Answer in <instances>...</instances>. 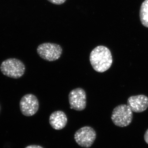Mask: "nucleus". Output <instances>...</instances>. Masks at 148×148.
I'll list each match as a JSON object with an SVG mask.
<instances>
[{
    "mask_svg": "<svg viewBox=\"0 0 148 148\" xmlns=\"http://www.w3.org/2000/svg\"><path fill=\"white\" fill-rule=\"evenodd\" d=\"M90 64L93 69L98 73L108 71L112 66L113 59L110 51L104 46H98L90 52Z\"/></svg>",
    "mask_w": 148,
    "mask_h": 148,
    "instance_id": "1",
    "label": "nucleus"
},
{
    "mask_svg": "<svg viewBox=\"0 0 148 148\" xmlns=\"http://www.w3.org/2000/svg\"><path fill=\"white\" fill-rule=\"evenodd\" d=\"M3 75L11 78H20L25 73L26 68L24 63L15 58H8L3 61L0 66Z\"/></svg>",
    "mask_w": 148,
    "mask_h": 148,
    "instance_id": "2",
    "label": "nucleus"
},
{
    "mask_svg": "<svg viewBox=\"0 0 148 148\" xmlns=\"http://www.w3.org/2000/svg\"><path fill=\"white\" fill-rule=\"evenodd\" d=\"M133 118L132 111L127 105H120L117 106L112 113V121L115 125L120 127L129 125Z\"/></svg>",
    "mask_w": 148,
    "mask_h": 148,
    "instance_id": "3",
    "label": "nucleus"
},
{
    "mask_svg": "<svg viewBox=\"0 0 148 148\" xmlns=\"http://www.w3.org/2000/svg\"><path fill=\"white\" fill-rule=\"evenodd\" d=\"M37 51L40 57L44 60L53 61L61 57L63 49L61 46L57 44L45 42L38 46Z\"/></svg>",
    "mask_w": 148,
    "mask_h": 148,
    "instance_id": "4",
    "label": "nucleus"
},
{
    "mask_svg": "<svg viewBox=\"0 0 148 148\" xmlns=\"http://www.w3.org/2000/svg\"><path fill=\"white\" fill-rule=\"evenodd\" d=\"M96 132L90 126H84L77 130L74 138L76 142L80 147L88 148L92 145L96 139Z\"/></svg>",
    "mask_w": 148,
    "mask_h": 148,
    "instance_id": "5",
    "label": "nucleus"
},
{
    "mask_svg": "<svg viewBox=\"0 0 148 148\" xmlns=\"http://www.w3.org/2000/svg\"><path fill=\"white\" fill-rule=\"evenodd\" d=\"M19 107L22 114L26 116H32L36 113L38 110V100L33 94H26L21 98Z\"/></svg>",
    "mask_w": 148,
    "mask_h": 148,
    "instance_id": "6",
    "label": "nucleus"
},
{
    "mask_svg": "<svg viewBox=\"0 0 148 148\" xmlns=\"http://www.w3.org/2000/svg\"><path fill=\"white\" fill-rule=\"evenodd\" d=\"M70 108L75 110L81 111L86 107V97L85 91L80 88L72 90L69 95Z\"/></svg>",
    "mask_w": 148,
    "mask_h": 148,
    "instance_id": "7",
    "label": "nucleus"
},
{
    "mask_svg": "<svg viewBox=\"0 0 148 148\" xmlns=\"http://www.w3.org/2000/svg\"><path fill=\"white\" fill-rule=\"evenodd\" d=\"M127 105L132 112H142L148 108V98L144 95L130 96L127 99Z\"/></svg>",
    "mask_w": 148,
    "mask_h": 148,
    "instance_id": "8",
    "label": "nucleus"
},
{
    "mask_svg": "<svg viewBox=\"0 0 148 148\" xmlns=\"http://www.w3.org/2000/svg\"><path fill=\"white\" fill-rule=\"evenodd\" d=\"M49 123L53 129L60 130L66 126L68 122L67 116L62 111H56L50 115Z\"/></svg>",
    "mask_w": 148,
    "mask_h": 148,
    "instance_id": "9",
    "label": "nucleus"
},
{
    "mask_svg": "<svg viewBox=\"0 0 148 148\" xmlns=\"http://www.w3.org/2000/svg\"><path fill=\"white\" fill-rule=\"evenodd\" d=\"M140 21L143 26L148 28V0H145L140 8Z\"/></svg>",
    "mask_w": 148,
    "mask_h": 148,
    "instance_id": "10",
    "label": "nucleus"
},
{
    "mask_svg": "<svg viewBox=\"0 0 148 148\" xmlns=\"http://www.w3.org/2000/svg\"><path fill=\"white\" fill-rule=\"evenodd\" d=\"M47 1L53 4L59 5L64 3L66 1V0H47Z\"/></svg>",
    "mask_w": 148,
    "mask_h": 148,
    "instance_id": "11",
    "label": "nucleus"
},
{
    "mask_svg": "<svg viewBox=\"0 0 148 148\" xmlns=\"http://www.w3.org/2000/svg\"><path fill=\"white\" fill-rule=\"evenodd\" d=\"M144 139L146 143L148 144V129L147 130L144 135Z\"/></svg>",
    "mask_w": 148,
    "mask_h": 148,
    "instance_id": "12",
    "label": "nucleus"
},
{
    "mask_svg": "<svg viewBox=\"0 0 148 148\" xmlns=\"http://www.w3.org/2000/svg\"><path fill=\"white\" fill-rule=\"evenodd\" d=\"M25 148H43L41 146L38 145H30L26 147Z\"/></svg>",
    "mask_w": 148,
    "mask_h": 148,
    "instance_id": "13",
    "label": "nucleus"
}]
</instances>
